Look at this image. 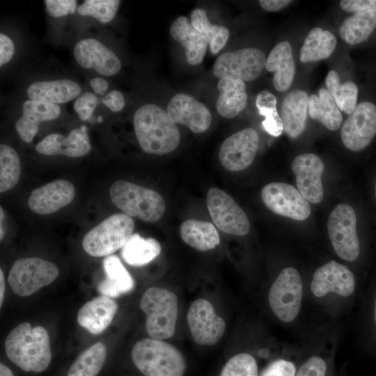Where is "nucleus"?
<instances>
[{
	"label": "nucleus",
	"instance_id": "10",
	"mask_svg": "<svg viewBox=\"0 0 376 376\" xmlns=\"http://www.w3.org/2000/svg\"><path fill=\"white\" fill-rule=\"evenodd\" d=\"M265 54L257 48H242L221 54L213 65L216 77L252 81L262 73L266 64Z\"/></svg>",
	"mask_w": 376,
	"mask_h": 376
},
{
	"label": "nucleus",
	"instance_id": "14",
	"mask_svg": "<svg viewBox=\"0 0 376 376\" xmlns=\"http://www.w3.org/2000/svg\"><path fill=\"white\" fill-rule=\"evenodd\" d=\"M187 322L194 341L201 345L216 344L226 329L224 320L205 299H198L191 303L187 314Z\"/></svg>",
	"mask_w": 376,
	"mask_h": 376
},
{
	"label": "nucleus",
	"instance_id": "25",
	"mask_svg": "<svg viewBox=\"0 0 376 376\" xmlns=\"http://www.w3.org/2000/svg\"><path fill=\"white\" fill-rule=\"evenodd\" d=\"M308 109L306 91L295 90L284 97L281 107V118L284 132L291 139L298 138L304 131Z\"/></svg>",
	"mask_w": 376,
	"mask_h": 376
},
{
	"label": "nucleus",
	"instance_id": "51",
	"mask_svg": "<svg viewBox=\"0 0 376 376\" xmlns=\"http://www.w3.org/2000/svg\"><path fill=\"white\" fill-rule=\"evenodd\" d=\"M90 86L93 91L101 96H103L109 88V82L104 78L95 77L92 78L90 81Z\"/></svg>",
	"mask_w": 376,
	"mask_h": 376
},
{
	"label": "nucleus",
	"instance_id": "24",
	"mask_svg": "<svg viewBox=\"0 0 376 376\" xmlns=\"http://www.w3.org/2000/svg\"><path fill=\"white\" fill-rule=\"evenodd\" d=\"M118 310V304L112 298L97 296L87 301L79 309L78 324L90 334L98 335L111 323Z\"/></svg>",
	"mask_w": 376,
	"mask_h": 376
},
{
	"label": "nucleus",
	"instance_id": "33",
	"mask_svg": "<svg viewBox=\"0 0 376 376\" xmlns=\"http://www.w3.org/2000/svg\"><path fill=\"white\" fill-rule=\"evenodd\" d=\"M308 113L313 119L331 131L338 130L343 122L340 109L324 88L319 90L318 95L313 94L308 97Z\"/></svg>",
	"mask_w": 376,
	"mask_h": 376
},
{
	"label": "nucleus",
	"instance_id": "18",
	"mask_svg": "<svg viewBox=\"0 0 376 376\" xmlns=\"http://www.w3.org/2000/svg\"><path fill=\"white\" fill-rule=\"evenodd\" d=\"M354 289L353 273L345 265L335 260L329 261L317 269L311 283V290L318 297H324L329 292L349 297Z\"/></svg>",
	"mask_w": 376,
	"mask_h": 376
},
{
	"label": "nucleus",
	"instance_id": "21",
	"mask_svg": "<svg viewBox=\"0 0 376 376\" xmlns=\"http://www.w3.org/2000/svg\"><path fill=\"white\" fill-rule=\"evenodd\" d=\"M75 189L68 180L59 179L33 189L28 200L29 208L39 214H49L70 204Z\"/></svg>",
	"mask_w": 376,
	"mask_h": 376
},
{
	"label": "nucleus",
	"instance_id": "57",
	"mask_svg": "<svg viewBox=\"0 0 376 376\" xmlns=\"http://www.w3.org/2000/svg\"><path fill=\"white\" fill-rule=\"evenodd\" d=\"M375 194L376 197V180H375Z\"/></svg>",
	"mask_w": 376,
	"mask_h": 376
},
{
	"label": "nucleus",
	"instance_id": "5",
	"mask_svg": "<svg viewBox=\"0 0 376 376\" xmlns=\"http://www.w3.org/2000/svg\"><path fill=\"white\" fill-rule=\"evenodd\" d=\"M109 194L113 203L125 214L143 221H157L165 212V201L157 192L128 181L114 182Z\"/></svg>",
	"mask_w": 376,
	"mask_h": 376
},
{
	"label": "nucleus",
	"instance_id": "29",
	"mask_svg": "<svg viewBox=\"0 0 376 376\" xmlns=\"http://www.w3.org/2000/svg\"><path fill=\"white\" fill-rule=\"evenodd\" d=\"M217 88L219 94L216 105L219 114L226 118H233L237 116L246 104L247 94L244 81L221 78Z\"/></svg>",
	"mask_w": 376,
	"mask_h": 376
},
{
	"label": "nucleus",
	"instance_id": "4",
	"mask_svg": "<svg viewBox=\"0 0 376 376\" xmlns=\"http://www.w3.org/2000/svg\"><path fill=\"white\" fill-rule=\"evenodd\" d=\"M140 308L146 315V330L150 338L165 340L173 336L178 313L175 293L166 288L150 287L143 293Z\"/></svg>",
	"mask_w": 376,
	"mask_h": 376
},
{
	"label": "nucleus",
	"instance_id": "42",
	"mask_svg": "<svg viewBox=\"0 0 376 376\" xmlns=\"http://www.w3.org/2000/svg\"><path fill=\"white\" fill-rule=\"evenodd\" d=\"M259 113L265 116L262 122L264 129L272 136H279L283 127L281 116L277 112L276 106L258 108Z\"/></svg>",
	"mask_w": 376,
	"mask_h": 376
},
{
	"label": "nucleus",
	"instance_id": "47",
	"mask_svg": "<svg viewBox=\"0 0 376 376\" xmlns=\"http://www.w3.org/2000/svg\"><path fill=\"white\" fill-rule=\"evenodd\" d=\"M102 102L113 112H120L125 107V100L123 93L113 90L104 95Z\"/></svg>",
	"mask_w": 376,
	"mask_h": 376
},
{
	"label": "nucleus",
	"instance_id": "20",
	"mask_svg": "<svg viewBox=\"0 0 376 376\" xmlns=\"http://www.w3.org/2000/svg\"><path fill=\"white\" fill-rule=\"evenodd\" d=\"M91 149L87 128L82 125L70 132L68 136L52 133L45 136L36 146V150L43 155H63L81 157Z\"/></svg>",
	"mask_w": 376,
	"mask_h": 376
},
{
	"label": "nucleus",
	"instance_id": "54",
	"mask_svg": "<svg viewBox=\"0 0 376 376\" xmlns=\"http://www.w3.org/2000/svg\"><path fill=\"white\" fill-rule=\"evenodd\" d=\"M3 217H4V213H3V210L2 209V207H0V239L1 240H2L3 237V230L2 229L3 226H2V222L3 221Z\"/></svg>",
	"mask_w": 376,
	"mask_h": 376
},
{
	"label": "nucleus",
	"instance_id": "9",
	"mask_svg": "<svg viewBox=\"0 0 376 376\" xmlns=\"http://www.w3.org/2000/svg\"><path fill=\"white\" fill-rule=\"evenodd\" d=\"M302 292V281L298 271L291 267L283 269L268 294L269 306L279 320L290 322L296 318L301 308Z\"/></svg>",
	"mask_w": 376,
	"mask_h": 376
},
{
	"label": "nucleus",
	"instance_id": "2",
	"mask_svg": "<svg viewBox=\"0 0 376 376\" xmlns=\"http://www.w3.org/2000/svg\"><path fill=\"white\" fill-rule=\"evenodd\" d=\"M4 346L7 357L24 371L40 373L51 362L49 337L42 327L19 324L8 334Z\"/></svg>",
	"mask_w": 376,
	"mask_h": 376
},
{
	"label": "nucleus",
	"instance_id": "15",
	"mask_svg": "<svg viewBox=\"0 0 376 376\" xmlns=\"http://www.w3.org/2000/svg\"><path fill=\"white\" fill-rule=\"evenodd\" d=\"M259 146V137L253 128H244L228 137L222 143L219 158L228 171H239L253 162Z\"/></svg>",
	"mask_w": 376,
	"mask_h": 376
},
{
	"label": "nucleus",
	"instance_id": "26",
	"mask_svg": "<svg viewBox=\"0 0 376 376\" xmlns=\"http://www.w3.org/2000/svg\"><path fill=\"white\" fill-rule=\"evenodd\" d=\"M171 37L185 49L187 62L190 65L201 63L205 56L207 41L185 16H180L170 27Z\"/></svg>",
	"mask_w": 376,
	"mask_h": 376
},
{
	"label": "nucleus",
	"instance_id": "12",
	"mask_svg": "<svg viewBox=\"0 0 376 376\" xmlns=\"http://www.w3.org/2000/svg\"><path fill=\"white\" fill-rule=\"evenodd\" d=\"M265 206L274 213L296 221H304L311 214L309 202L292 185L271 182L261 190Z\"/></svg>",
	"mask_w": 376,
	"mask_h": 376
},
{
	"label": "nucleus",
	"instance_id": "34",
	"mask_svg": "<svg viewBox=\"0 0 376 376\" xmlns=\"http://www.w3.org/2000/svg\"><path fill=\"white\" fill-rule=\"evenodd\" d=\"M159 242L154 238L145 239L134 233L122 248L123 260L130 265L140 267L152 261L161 253Z\"/></svg>",
	"mask_w": 376,
	"mask_h": 376
},
{
	"label": "nucleus",
	"instance_id": "3",
	"mask_svg": "<svg viewBox=\"0 0 376 376\" xmlns=\"http://www.w3.org/2000/svg\"><path fill=\"white\" fill-rule=\"evenodd\" d=\"M131 357L144 376H183L186 370L182 354L164 340H139L132 349Z\"/></svg>",
	"mask_w": 376,
	"mask_h": 376
},
{
	"label": "nucleus",
	"instance_id": "30",
	"mask_svg": "<svg viewBox=\"0 0 376 376\" xmlns=\"http://www.w3.org/2000/svg\"><path fill=\"white\" fill-rule=\"evenodd\" d=\"M180 234L187 244L199 251L211 250L220 242L217 230L207 221L186 220L180 226Z\"/></svg>",
	"mask_w": 376,
	"mask_h": 376
},
{
	"label": "nucleus",
	"instance_id": "44",
	"mask_svg": "<svg viewBox=\"0 0 376 376\" xmlns=\"http://www.w3.org/2000/svg\"><path fill=\"white\" fill-rule=\"evenodd\" d=\"M296 368L293 363L278 359L263 369L260 376H295Z\"/></svg>",
	"mask_w": 376,
	"mask_h": 376
},
{
	"label": "nucleus",
	"instance_id": "37",
	"mask_svg": "<svg viewBox=\"0 0 376 376\" xmlns=\"http://www.w3.org/2000/svg\"><path fill=\"white\" fill-rule=\"evenodd\" d=\"M107 357V347L97 343L84 351L70 367L67 376H96Z\"/></svg>",
	"mask_w": 376,
	"mask_h": 376
},
{
	"label": "nucleus",
	"instance_id": "35",
	"mask_svg": "<svg viewBox=\"0 0 376 376\" xmlns=\"http://www.w3.org/2000/svg\"><path fill=\"white\" fill-rule=\"evenodd\" d=\"M191 23L205 38L212 54H217L226 45L229 36L228 29L221 25L212 24L204 9L196 8L192 10Z\"/></svg>",
	"mask_w": 376,
	"mask_h": 376
},
{
	"label": "nucleus",
	"instance_id": "16",
	"mask_svg": "<svg viewBox=\"0 0 376 376\" xmlns=\"http://www.w3.org/2000/svg\"><path fill=\"white\" fill-rule=\"evenodd\" d=\"M73 55L81 68L102 76L116 75L121 69L120 60L115 52L94 38L79 40L74 46Z\"/></svg>",
	"mask_w": 376,
	"mask_h": 376
},
{
	"label": "nucleus",
	"instance_id": "43",
	"mask_svg": "<svg viewBox=\"0 0 376 376\" xmlns=\"http://www.w3.org/2000/svg\"><path fill=\"white\" fill-rule=\"evenodd\" d=\"M44 3L49 15L55 18L75 14L78 7L75 0H45Z\"/></svg>",
	"mask_w": 376,
	"mask_h": 376
},
{
	"label": "nucleus",
	"instance_id": "49",
	"mask_svg": "<svg viewBox=\"0 0 376 376\" xmlns=\"http://www.w3.org/2000/svg\"><path fill=\"white\" fill-rule=\"evenodd\" d=\"M257 108L276 106V97L268 91L260 92L256 98Z\"/></svg>",
	"mask_w": 376,
	"mask_h": 376
},
{
	"label": "nucleus",
	"instance_id": "32",
	"mask_svg": "<svg viewBox=\"0 0 376 376\" xmlns=\"http://www.w3.org/2000/svg\"><path fill=\"white\" fill-rule=\"evenodd\" d=\"M336 43V38L331 32L315 27L304 39L300 49L299 59L302 63L325 59L333 53Z\"/></svg>",
	"mask_w": 376,
	"mask_h": 376
},
{
	"label": "nucleus",
	"instance_id": "23",
	"mask_svg": "<svg viewBox=\"0 0 376 376\" xmlns=\"http://www.w3.org/2000/svg\"><path fill=\"white\" fill-rule=\"evenodd\" d=\"M81 86L70 79L38 81L26 90L29 100L60 104L77 99L81 94Z\"/></svg>",
	"mask_w": 376,
	"mask_h": 376
},
{
	"label": "nucleus",
	"instance_id": "41",
	"mask_svg": "<svg viewBox=\"0 0 376 376\" xmlns=\"http://www.w3.org/2000/svg\"><path fill=\"white\" fill-rule=\"evenodd\" d=\"M98 104V98L93 93H82L74 102V110L82 121L92 123L95 120L93 112Z\"/></svg>",
	"mask_w": 376,
	"mask_h": 376
},
{
	"label": "nucleus",
	"instance_id": "19",
	"mask_svg": "<svg viewBox=\"0 0 376 376\" xmlns=\"http://www.w3.org/2000/svg\"><path fill=\"white\" fill-rule=\"evenodd\" d=\"M166 112L175 123L184 125L196 134L205 132L211 124L212 116L207 107L186 93L174 95L168 104Z\"/></svg>",
	"mask_w": 376,
	"mask_h": 376
},
{
	"label": "nucleus",
	"instance_id": "45",
	"mask_svg": "<svg viewBox=\"0 0 376 376\" xmlns=\"http://www.w3.org/2000/svg\"><path fill=\"white\" fill-rule=\"evenodd\" d=\"M327 363L319 357H312L305 361L295 376H326Z\"/></svg>",
	"mask_w": 376,
	"mask_h": 376
},
{
	"label": "nucleus",
	"instance_id": "17",
	"mask_svg": "<svg viewBox=\"0 0 376 376\" xmlns=\"http://www.w3.org/2000/svg\"><path fill=\"white\" fill-rule=\"evenodd\" d=\"M324 169L322 159L313 153L299 155L292 162L297 189L309 203L316 204L323 198L322 174Z\"/></svg>",
	"mask_w": 376,
	"mask_h": 376
},
{
	"label": "nucleus",
	"instance_id": "50",
	"mask_svg": "<svg viewBox=\"0 0 376 376\" xmlns=\"http://www.w3.org/2000/svg\"><path fill=\"white\" fill-rule=\"evenodd\" d=\"M292 1L289 0H260V6L267 11L275 12L289 5Z\"/></svg>",
	"mask_w": 376,
	"mask_h": 376
},
{
	"label": "nucleus",
	"instance_id": "11",
	"mask_svg": "<svg viewBox=\"0 0 376 376\" xmlns=\"http://www.w3.org/2000/svg\"><path fill=\"white\" fill-rule=\"evenodd\" d=\"M207 207L212 220L222 232L237 236L249 232L250 223L246 213L223 190L217 187L208 190Z\"/></svg>",
	"mask_w": 376,
	"mask_h": 376
},
{
	"label": "nucleus",
	"instance_id": "55",
	"mask_svg": "<svg viewBox=\"0 0 376 376\" xmlns=\"http://www.w3.org/2000/svg\"><path fill=\"white\" fill-rule=\"evenodd\" d=\"M98 123H101L102 120H103V118H102V116H99L97 118V120H96Z\"/></svg>",
	"mask_w": 376,
	"mask_h": 376
},
{
	"label": "nucleus",
	"instance_id": "1",
	"mask_svg": "<svg viewBox=\"0 0 376 376\" xmlns=\"http://www.w3.org/2000/svg\"><path fill=\"white\" fill-rule=\"evenodd\" d=\"M134 132L141 148L146 153L162 155L176 149L180 141L178 128L160 107L146 104L135 112Z\"/></svg>",
	"mask_w": 376,
	"mask_h": 376
},
{
	"label": "nucleus",
	"instance_id": "8",
	"mask_svg": "<svg viewBox=\"0 0 376 376\" xmlns=\"http://www.w3.org/2000/svg\"><path fill=\"white\" fill-rule=\"evenodd\" d=\"M327 229L336 254L347 261L357 260L360 253V243L354 210L346 203L337 205L329 216Z\"/></svg>",
	"mask_w": 376,
	"mask_h": 376
},
{
	"label": "nucleus",
	"instance_id": "52",
	"mask_svg": "<svg viewBox=\"0 0 376 376\" xmlns=\"http://www.w3.org/2000/svg\"><path fill=\"white\" fill-rule=\"evenodd\" d=\"M5 292V279L2 269H0V305H2Z\"/></svg>",
	"mask_w": 376,
	"mask_h": 376
},
{
	"label": "nucleus",
	"instance_id": "40",
	"mask_svg": "<svg viewBox=\"0 0 376 376\" xmlns=\"http://www.w3.org/2000/svg\"><path fill=\"white\" fill-rule=\"evenodd\" d=\"M258 366L253 356L240 353L232 357L224 365L219 376H258Z\"/></svg>",
	"mask_w": 376,
	"mask_h": 376
},
{
	"label": "nucleus",
	"instance_id": "38",
	"mask_svg": "<svg viewBox=\"0 0 376 376\" xmlns=\"http://www.w3.org/2000/svg\"><path fill=\"white\" fill-rule=\"evenodd\" d=\"M21 172L20 159L11 146L0 145V192L13 189L18 182Z\"/></svg>",
	"mask_w": 376,
	"mask_h": 376
},
{
	"label": "nucleus",
	"instance_id": "48",
	"mask_svg": "<svg viewBox=\"0 0 376 376\" xmlns=\"http://www.w3.org/2000/svg\"><path fill=\"white\" fill-rule=\"evenodd\" d=\"M15 54V45L12 39L5 33L0 34V66L9 63Z\"/></svg>",
	"mask_w": 376,
	"mask_h": 376
},
{
	"label": "nucleus",
	"instance_id": "46",
	"mask_svg": "<svg viewBox=\"0 0 376 376\" xmlns=\"http://www.w3.org/2000/svg\"><path fill=\"white\" fill-rule=\"evenodd\" d=\"M340 8L349 13H359L376 9V0H341Z\"/></svg>",
	"mask_w": 376,
	"mask_h": 376
},
{
	"label": "nucleus",
	"instance_id": "31",
	"mask_svg": "<svg viewBox=\"0 0 376 376\" xmlns=\"http://www.w3.org/2000/svg\"><path fill=\"white\" fill-rule=\"evenodd\" d=\"M376 28V9L355 13L345 19L339 34L347 43L356 45L365 42Z\"/></svg>",
	"mask_w": 376,
	"mask_h": 376
},
{
	"label": "nucleus",
	"instance_id": "53",
	"mask_svg": "<svg viewBox=\"0 0 376 376\" xmlns=\"http://www.w3.org/2000/svg\"><path fill=\"white\" fill-rule=\"evenodd\" d=\"M0 376H14L11 370L6 365L0 363Z\"/></svg>",
	"mask_w": 376,
	"mask_h": 376
},
{
	"label": "nucleus",
	"instance_id": "56",
	"mask_svg": "<svg viewBox=\"0 0 376 376\" xmlns=\"http://www.w3.org/2000/svg\"><path fill=\"white\" fill-rule=\"evenodd\" d=\"M375 324H376V301H375Z\"/></svg>",
	"mask_w": 376,
	"mask_h": 376
},
{
	"label": "nucleus",
	"instance_id": "13",
	"mask_svg": "<svg viewBox=\"0 0 376 376\" xmlns=\"http://www.w3.org/2000/svg\"><path fill=\"white\" fill-rule=\"evenodd\" d=\"M376 135V105L364 101L357 105L344 122L340 136L345 147L354 152L367 148Z\"/></svg>",
	"mask_w": 376,
	"mask_h": 376
},
{
	"label": "nucleus",
	"instance_id": "36",
	"mask_svg": "<svg viewBox=\"0 0 376 376\" xmlns=\"http://www.w3.org/2000/svg\"><path fill=\"white\" fill-rule=\"evenodd\" d=\"M325 84L338 109L350 115L357 107L358 88L350 81L340 83L339 75L330 70L325 79Z\"/></svg>",
	"mask_w": 376,
	"mask_h": 376
},
{
	"label": "nucleus",
	"instance_id": "7",
	"mask_svg": "<svg viewBox=\"0 0 376 376\" xmlns=\"http://www.w3.org/2000/svg\"><path fill=\"white\" fill-rule=\"evenodd\" d=\"M56 265L39 258L17 260L11 267L8 282L15 294L27 297L52 283L58 276Z\"/></svg>",
	"mask_w": 376,
	"mask_h": 376
},
{
	"label": "nucleus",
	"instance_id": "27",
	"mask_svg": "<svg viewBox=\"0 0 376 376\" xmlns=\"http://www.w3.org/2000/svg\"><path fill=\"white\" fill-rule=\"evenodd\" d=\"M265 68L268 72L274 73L272 83L276 91L284 92L289 89L295 74L292 50L289 42H280L271 50Z\"/></svg>",
	"mask_w": 376,
	"mask_h": 376
},
{
	"label": "nucleus",
	"instance_id": "22",
	"mask_svg": "<svg viewBox=\"0 0 376 376\" xmlns=\"http://www.w3.org/2000/svg\"><path fill=\"white\" fill-rule=\"evenodd\" d=\"M22 113L15 124V130L25 143H31L40 123L56 119L61 109L58 104L26 100L22 105Z\"/></svg>",
	"mask_w": 376,
	"mask_h": 376
},
{
	"label": "nucleus",
	"instance_id": "6",
	"mask_svg": "<svg viewBox=\"0 0 376 376\" xmlns=\"http://www.w3.org/2000/svg\"><path fill=\"white\" fill-rule=\"evenodd\" d=\"M134 222L125 213L113 214L90 230L82 247L90 256L107 257L122 249L132 235Z\"/></svg>",
	"mask_w": 376,
	"mask_h": 376
},
{
	"label": "nucleus",
	"instance_id": "39",
	"mask_svg": "<svg viewBox=\"0 0 376 376\" xmlns=\"http://www.w3.org/2000/svg\"><path fill=\"white\" fill-rule=\"evenodd\" d=\"M118 0H86L77 7V13L83 17H91L102 24L111 22L119 8Z\"/></svg>",
	"mask_w": 376,
	"mask_h": 376
},
{
	"label": "nucleus",
	"instance_id": "28",
	"mask_svg": "<svg viewBox=\"0 0 376 376\" xmlns=\"http://www.w3.org/2000/svg\"><path fill=\"white\" fill-rule=\"evenodd\" d=\"M102 265L106 276L97 286L101 295L113 299L133 290L134 281L117 256L105 257Z\"/></svg>",
	"mask_w": 376,
	"mask_h": 376
}]
</instances>
